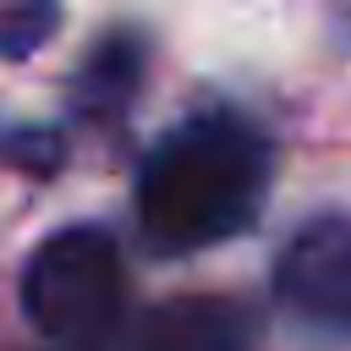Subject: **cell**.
I'll use <instances>...</instances> for the list:
<instances>
[{"instance_id":"obj_3","label":"cell","mask_w":351,"mask_h":351,"mask_svg":"<svg viewBox=\"0 0 351 351\" xmlns=\"http://www.w3.org/2000/svg\"><path fill=\"white\" fill-rule=\"evenodd\" d=\"M274 291L307 324L351 329V214L307 219L274 263Z\"/></svg>"},{"instance_id":"obj_5","label":"cell","mask_w":351,"mask_h":351,"mask_svg":"<svg viewBox=\"0 0 351 351\" xmlns=\"http://www.w3.org/2000/svg\"><path fill=\"white\" fill-rule=\"evenodd\" d=\"M137 66H143L137 38H126V33L104 38V44L88 55L82 77H77V99H82V110H93V115H115V110H126V99L137 93Z\"/></svg>"},{"instance_id":"obj_4","label":"cell","mask_w":351,"mask_h":351,"mask_svg":"<svg viewBox=\"0 0 351 351\" xmlns=\"http://www.w3.org/2000/svg\"><path fill=\"white\" fill-rule=\"evenodd\" d=\"M247 346H252V318L236 302H214V296L165 302L137 329V351H247Z\"/></svg>"},{"instance_id":"obj_1","label":"cell","mask_w":351,"mask_h":351,"mask_svg":"<svg viewBox=\"0 0 351 351\" xmlns=\"http://www.w3.org/2000/svg\"><path fill=\"white\" fill-rule=\"evenodd\" d=\"M269 192V143L241 115H197L176 126L137 176L143 236L165 252L214 247L258 214Z\"/></svg>"},{"instance_id":"obj_6","label":"cell","mask_w":351,"mask_h":351,"mask_svg":"<svg viewBox=\"0 0 351 351\" xmlns=\"http://www.w3.org/2000/svg\"><path fill=\"white\" fill-rule=\"evenodd\" d=\"M60 22V0H5L0 5V55L27 60Z\"/></svg>"},{"instance_id":"obj_2","label":"cell","mask_w":351,"mask_h":351,"mask_svg":"<svg viewBox=\"0 0 351 351\" xmlns=\"http://www.w3.org/2000/svg\"><path fill=\"white\" fill-rule=\"evenodd\" d=\"M22 313L44 340L93 346L121 318V247L99 225L44 236L22 269Z\"/></svg>"}]
</instances>
